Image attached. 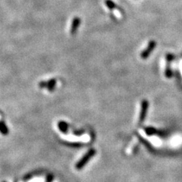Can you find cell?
<instances>
[{"mask_svg":"<svg viewBox=\"0 0 182 182\" xmlns=\"http://www.w3.org/2000/svg\"><path fill=\"white\" fill-rule=\"evenodd\" d=\"M155 47H156V42L154 40H152V41L149 42V45H148V47H146V50L141 53V58H143V59L147 58L149 56V55H150V53L153 51Z\"/></svg>","mask_w":182,"mask_h":182,"instance_id":"3","label":"cell"},{"mask_svg":"<svg viewBox=\"0 0 182 182\" xmlns=\"http://www.w3.org/2000/svg\"><path fill=\"white\" fill-rule=\"evenodd\" d=\"M58 127L62 133L66 134L68 131V124L67 122H64V121H60V122H58Z\"/></svg>","mask_w":182,"mask_h":182,"instance_id":"5","label":"cell"},{"mask_svg":"<svg viewBox=\"0 0 182 182\" xmlns=\"http://www.w3.org/2000/svg\"><path fill=\"white\" fill-rule=\"evenodd\" d=\"M80 24H81V18L78 17H74L71 22V33L72 35L75 34L77 32V29L79 28Z\"/></svg>","mask_w":182,"mask_h":182,"instance_id":"4","label":"cell"},{"mask_svg":"<svg viewBox=\"0 0 182 182\" xmlns=\"http://www.w3.org/2000/svg\"><path fill=\"white\" fill-rule=\"evenodd\" d=\"M39 87L40 88H45L47 87V81H41L39 84Z\"/></svg>","mask_w":182,"mask_h":182,"instance_id":"11","label":"cell"},{"mask_svg":"<svg viewBox=\"0 0 182 182\" xmlns=\"http://www.w3.org/2000/svg\"><path fill=\"white\" fill-rule=\"evenodd\" d=\"M172 75V71H171L170 67H169V65H167V68L166 69H165V76H166L167 77H171Z\"/></svg>","mask_w":182,"mask_h":182,"instance_id":"10","label":"cell"},{"mask_svg":"<svg viewBox=\"0 0 182 182\" xmlns=\"http://www.w3.org/2000/svg\"><path fill=\"white\" fill-rule=\"evenodd\" d=\"M52 178H53L52 175H48V177H47V182H51L52 180Z\"/></svg>","mask_w":182,"mask_h":182,"instance_id":"12","label":"cell"},{"mask_svg":"<svg viewBox=\"0 0 182 182\" xmlns=\"http://www.w3.org/2000/svg\"><path fill=\"white\" fill-rule=\"evenodd\" d=\"M55 85H56V80L55 79H51L49 81H47V90L50 92H52L55 88Z\"/></svg>","mask_w":182,"mask_h":182,"instance_id":"7","label":"cell"},{"mask_svg":"<svg viewBox=\"0 0 182 182\" xmlns=\"http://www.w3.org/2000/svg\"><path fill=\"white\" fill-rule=\"evenodd\" d=\"M144 131L146 132V134L149 136L154 135V134H157V131L154 127H147L144 129Z\"/></svg>","mask_w":182,"mask_h":182,"instance_id":"8","label":"cell"},{"mask_svg":"<svg viewBox=\"0 0 182 182\" xmlns=\"http://www.w3.org/2000/svg\"><path fill=\"white\" fill-rule=\"evenodd\" d=\"M95 154H96V150H95L94 149H90L89 151L81 158V159L80 160L79 162H77V164H76V168L78 169V170L81 169L83 167L87 165V163L89 162V160Z\"/></svg>","mask_w":182,"mask_h":182,"instance_id":"1","label":"cell"},{"mask_svg":"<svg viewBox=\"0 0 182 182\" xmlns=\"http://www.w3.org/2000/svg\"><path fill=\"white\" fill-rule=\"evenodd\" d=\"M0 132L5 136L8 135L9 134V129L3 121H0Z\"/></svg>","mask_w":182,"mask_h":182,"instance_id":"6","label":"cell"},{"mask_svg":"<svg viewBox=\"0 0 182 182\" xmlns=\"http://www.w3.org/2000/svg\"><path fill=\"white\" fill-rule=\"evenodd\" d=\"M148 107H149V103L147 100H143L141 103V111L139 117V124H141L146 119V114H147Z\"/></svg>","mask_w":182,"mask_h":182,"instance_id":"2","label":"cell"},{"mask_svg":"<svg viewBox=\"0 0 182 182\" xmlns=\"http://www.w3.org/2000/svg\"><path fill=\"white\" fill-rule=\"evenodd\" d=\"M105 4L106 5L108 9H109L110 10H113L116 8V5L115 4V2H113L112 0H106Z\"/></svg>","mask_w":182,"mask_h":182,"instance_id":"9","label":"cell"}]
</instances>
